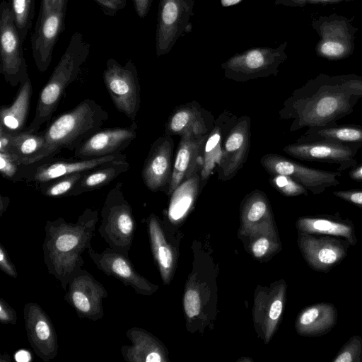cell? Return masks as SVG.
<instances>
[{"label":"cell","mask_w":362,"mask_h":362,"mask_svg":"<svg viewBox=\"0 0 362 362\" xmlns=\"http://www.w3.org/2000/svg\"><path fill=\"white\" fill-rule=\"evenodd\" d=\"M67 0H41L30 43L34 62L38 71L47 70L60 34L65 28Z\"/></svg>","instance_id":"7"},{"label":"cell","mask_w":362,"mask_h":362,"mask_svg":"<svg viewBox=\"0 0 362 362\" xmlns=\"http://www.w3.org/2000/svg\"><path fill=\"white\" fill-rule=\"evenodd\" d=\"M214 123L211 112L192 100L173 110L165 122L164 134L180 137L185 134L202 136L211 132Z\"/></svg>","instance_id":"22"},{"label":"cell","mask_w":362,"mask_h":362,"mask_svg":"<svg viewBox=\"0 0 362 362\" xmlns=\"http://www.w3.org/2000/svg\"><path fill=\"white\" fill-rule=\"evenodd\" d=\"M269 246V240L265 238L258 239L252 246V252L255 257H260L267 251Z\"/></svg>","instance_id":"46"},{"label":"cell","mask_w":362,"mask_h":362,"mask_svg":"<svg viewBox=\"0 0 362 362\" xmlns=\"http://www.w3.org/2000/svg\"><path fill=\"white\" fill-rule=\"evenodd\" d=\"M332 194L350 204L358 207L362 211V189H349L334 191Z\"/></svg>","instance_id":"41"},{"label":"cell","mask_w":362,"mask_h":362,"mask_svg":"<svg viewBox=\"0 0 362 362\" xmlns=\"http://www.w3.org/2000/svg\"><path fill=\"white\" fill-rule=\"evenodd\" d=\"M87 251L89 257L99 270L132 288L136 293L150 295L156 289L137 272L128 255L110 247L102 252L95 251L92 247Z\"/></svg>","instance_id":"15"},{"label":"cell","mask_w":362,"mask_h":362,"mask_svg":"<svg viewBox=\"0 0 362 362\" xmlns=\"http://www.w3.org/2000/svg\"><path fill=\"white\" fill-rule=\"evenodd\" d=\"M0 269L11 278L16 279L18 276L16 267L2 244H0Z\"/></svg>","instance_id":"42"},{"label":"cell","mask_w":362,"mask_h":362,"mask_svg":"<svg viewBox=\"0 0 362 362\" xmlns=\"http://www.w3.org/2000/svg\"><path fill=\"white\" fill-rule=\"evenodd\" d=\"M287 45L285 41L276 47H253L235 54L222 63L224 76L236 82H246L276 76L280 65L288 58Z\"/></svg>","instance_id":"6"},{"label":"cell","mask_w":362,"mask_h":362,"mask_svg":"<svg viewBox=\"0 0 362 362\" xmlns=\"http://www.w3.org/2000/svg\"><path fill=\"white\" fill-rule=\"evenodd\" d=\"M108 117L107 112L94 100H83L71 110L57 116L40 132L45 138L42 148L23 160L21 165H27L54 157L63 149L74 151L101 129Z\"/></svg>","instance_id":"3"},{"label":"cell","mask_w":362,"mask_h":362,"mask_svg":"<svg viewBox=\"0 0 362 362\" xmlns=\"http://www.w3.org/2000/svg\"><path fill=\"white\" fill-rule=\"evenodd\" d=\"M131 342L121 347L123 359L127 362H160L163 356L153 337L144 329L131 327L126 332Z\"/></svg>","instance_id":"30"},{"label":"cell","mask_w":362,"mask_h":362,"mask_svg":"<svg viewBox=\"0 0 362 362\" xmlns=\"http://www.w3.org/2000/svg\"><path fill=\"white\" fill-rule=\"evenodd\" d=\"M362 99V76L320 74L293 90L284 102L280 117L291 120L290 132L337 124Z\"/></svg>","instance_id":"1"},{"label":"cell","mask_w":362,"mask_h":362,"mask_svg":"<svg viewBox=\"0 0 362 362\" xmlns=\"http://www.w3.org/2000/svg\"><path fill=\"white\" fill-rule=\"evenodd\" d=\"M320 141L339 143L358 151L362 148V126L335 124L324 127H313L308 128L296 142Z\"/></svg>","instance_id":"29"},{"label":"cell","mask_w":362,"mask_h":362,"mask_svg":"<svg viewBox=\"0 0 362 362\" xmlns=\"http://www.w3.org/2000/svg\"><path fill=\"white\" fill-rule=\"evenodd\" d=\"M8 2L0 4V72L12 87L29 78L28 66Z\"/></svg>","instance_id":"10"},{"label":"cell","mask_w":362,"mask_h":362,"mask_svg":"<svg viewBox=\"0 0 362 362\" xmlns=\"http://www.w3.org/2000/svg\"><path fill=\"white\" fill-rule=\"evenodd\" d=\"M0 356H1V359H0L1 362H3V361L10 362L11 361L10 356H8V354L7 353L1 354Z\"/></svg>","instance_id":"53"},{"label":"cell","mask_w":362,"mask_h":362,"mask_svg":"<svg viewBox=\"0 0 362 362\" xmlns=\"http://www.w3.org/2000/svg\"><path fill=\"white\" fill-rule=\"evenodd\" d=\"M184 307L189 317H193L199 315L201 310V302L199 293L196 291L190 289L185 293Z\"/></svg>","instance_id":"40"},{"label":"cell","mask_w":362,"mask_h":362,"mask_svg":"<svg viewBox=\"0 0 362 362\" xmlns=\"http://www.w3.org/2000/svg\"><path fill=\"white\" fill-rule=\"evenodd\" d=\"M32 93L31 81L28 78L20 84L12 104L9 106L1 107L0 130L10 134H17L25 130L30 112Z\"/></svg>","instance_id":"28"},{"label":"cell","mask_w":362,"mask_h":362,"mask_svg":"<svg viewBox=\"0 0 362 362\" xmlns=\"http://www.w3.org/2000/svg\"><path fill=\"white\" fill-rule=\"evenodd\" d=\"M202 186L200 173H197L180 185L171 194L168 216L171 220L182 218L190 209Z\"/></svg>","instance_id":"31"},{"label":"cell","mask_w":362,"mask_h":362,"mask_svg":"<svg viewBox=\"0 0 362 362\" xmlns=\"http://www.w3.org/2000/svg\"><path fill=\"white\" fill-rule=\"evenodd\" d=\"M90 48L81 32L73 33L66 50L39 93L34 118L24 131L37 132L43 124L51 120L65 90L76 79L87 60Z\"/></svg>","instance_id":"4"},{"label":"cell","mask_w":362,"mask_h":362,"mask_svg":"<svg viewBox=\"0 0 362 362\" xmlns=\"http://www.w3.org/2000/svg\"><path fill=\"white\" fill-rule=\"evenodd\" d=\"M107 296L104 286L82 268L69 281L64 300L79 318L96 322L104 316L103 302Z\"/></svg>","instance_id":"13"},{"label":"cell","mask_w":362,"mask_h":362,"mask_svg":"<svg viewBox=\"0 0 362 362\" xmlns=\"http://www.w3.org/2000/svg\"><path fill=\"white\" fill-rule=\"evenodd\" d=\"M83 172L66 175L45 183L37 185L39 191L47 197H69L76 182L81 178Z\"/></svg>","instance_id":"35"},{"label":"cell","mask_w":362,"mask_h":362,"mask_svg":"<svg viewBox=\"0 0 362 362\" xmlns=\"http://www.w3.org/2000/svg\"><path fill=\"white\" fill-rule=\"evenodd\" d=\"M250 137V118L246 115L238 117L223 141L221 159L216 167L219 180H231L243 168L248 156Z\"/></svg>","instance_id":"17"},{"label":"cell","mask_w":362,"mask_h":362,"mask_svg":"<svg viewBox=\"0 0 362 362\" xmlns=\"http://www.w3.org/2000/svg\"><path fill=\"white\" fill-rule=\"evenodd\" d=\"M99 221L98 211L86 209L75 223L64 218L46 221L42 243L43 259L49 274L64 291L71 279L82 269L83 253L90 248Z\"/></svg>","instance_id":"2"},{"label":"cell","mask_w":362,"mask_h":362,"mask_svg":"<svg viewBox=\"0 0 362 362\" xmlns=\"http://www.w3.org/2000/svg\"><path fill=\"white\" fill-rule=\"evenodd\" d=\"M338 311L331 303L321 302L304 308L298 315L296 328L305 337H320L328 334L336 325Z\"/></svg>","instance_id":"25"},{"label":"cell","mask_w":362,"mask_h":362,"mask_svg":"<svg viewBox=\"0 0 362 362\" xmlns=\"http://www.w3.org/2000/svg\"><path fill=\"white\" fill-rule=\"evenodd\" d=\"M119 154L89 160L52 157L35 163L21 165L17 181L24 180L26 183H34L38 185L66 175L93 169L102 163L116 158Z\"/></svg>","instance_id":"18"},{"label":"cell","mask_w":362,"mask_h":362,"mask_svg":"<svg viewBox=\"0 0 362 362\" xmlns=\"http://www.w3.org/2000/svg\"><path fill=\"white\" fill-rule=\"evenodd\" d=\"M332 362H362V337L357 334L351 337Z\"/></svg>","instance_id":"36"},{"label":"cell","mask_w":362,"mask_h":362,"mask_svg":"<svg viewBox=\"0 0 362 362\" xmlns=\"http://www.w3.org/2000/svg\"><path fill=\"white\" fill-rule=\"evenodd\" d=\"M241 0H221V4L224 6H228L238 3Z\"/></svg>","instance_id":"52"},{"label":"cell","mask_w":362,"mask_h":362,"mask_svg":"<svg viewBox=\"0 0 362 362\" xmlns=\"http://www.w3.org/2000/svg\"><path fill=\"white\" fill-rule=\"evenodd\" d=\"M349 176L353 180L362 182V163L353 167L349 172Z\"/></svg>","instance_id":"49"},{"label":"cell","mask_w":362,"mask_h":362,"mask_svg":"<svg viewBox=\"0 0 362 362\" xmlns=\"http://www.w3.org/2000/svg\"><path fill=\"white\" fill-rule=\"evenodd\" d=\"M21 164L12 155L0 152V172L3 177L17 182Z\"/></svg>","instance_id":"38"},{"label":"cell","mask_w":362,"mask_h":362,"mask_svg":"<svg viewBox=\"0 0 362 362\" xmlns=\"http://www.w3.org/2000/svg\"><path fill=\"white\" fill-rule=\"evenodd\" d=\"M298 245L305 260L315 272H328L347 256L351 246L341 238L300 232Z\"/></svg>","instance_id":"14"},{"label":"cell","mask_w":362,"mask_h":362,"mask_svg":"<svg viewBox=\"0 0 362 362\" xmlns=\"http://www.w3.org/2000/svg\"><path fill=\"white\" fill-rule=\"evenodd\" d=\"M148 227L152 252L165 281L173 264V253L169 247L158 218L151 214L148 219Z\"/></svg>","instance_id":"32"},{"label":"cell","mask_w":362,"mask_h":362,"mask_svg":"<svg viewBox=\"0 0 362 362\" xmlns=\"http://www.w3.org/2000/svg\"><path fill=\"white\" fill-rule=\"evenodd\" d=\"M102 8L103 12L109 16H113L126 6V0H93Z\"/></svg>","instance_id":"43"},{"label":"cell","mask_w":362,"mask_h":362,"mask_svg":"<svg viewBox=\"0 0 362 362\" xmlns=\"http://www.w3.org/2000/svg\"><path fill=\"white\" fill-rule=\"evenodd\" d=\"M353 1L355 0H274V4L289 7H304L308 5L326 6Z\"/></svg>","instance_id":"39"},{"label":"cell","mask_w":362,"mask_h":362,"mask_svg":"<svg viewBox=\"0 0 362 362\" xmlns=\"http://www.w3.org/2000/svg\"><path fill=\"white\" fill-rule=\"evenodd\" d=\"M262 167L270 175H288L317 195L327 189L339 185V171H327L310 168L281 155L268 153L260 159Z\"/></svg>","instance_id":"12"},{"label":"cell","mask_w":362,"mask_h":362,"mask_svg":"<svg viewBox=\"0 0 362 362\" xmlns=\"http://www.w3.org/2000/svg\"><path fill=\"white\" fill-rule=\"evenodd\" d=\"M194 0H160L156 31V54H168L177 40L191 30Z\"/></svg>","instance_id":"11"},{"label":"cell","mask_w":362,"mask_h":362,"mask_svg":"<svg viewBox=\"0 0 362 362\" xmlns=\"http://www.w3.org/2000/svg\"><path fill=\"white\" fill-rule=\"evenodd\" d=\"M136 121L127 127L101 129L74 151L77 159L89 160L121 153L137 136Z\"/></svg>","instance_id":"19"},{"label":"cell","mask_w":362,"mask_h":362,"mask_svg":"<svg viewBox=\"0 0 362 362\" xmlns=\"http://www.w3.org/2000/svg\"><path fill=\"white\" fill-rule=\"evenodd\" d=\"M14 359L17 362H29L31 361L32 356L29 351L21 349L16 352Z\"/></svg>","instance_id":"50"},{"label":"cell","mask_w":362,"mask_h":362,"mask_svg":"<svg viewBox=\"0 0 362 362\" xmlns=\"http://www.w3.org/2000/svg\"><path fill=\"white\" fill-rule=\"evenodd\" d=\"M238 117L229 110L223 112L208 134L203 151V161L199 172L202 186L216 168L221 159L224 139Z\"/></svg>","instance_id":"24"},{"label":"cell","mask_w":362,"mask_h":362,"mask_svg":"<svg viewBox=\"0 0 362 362\" xmlns=\"http://www.w3.org/2000/svg\"><path fill=\"white\" fill-rule=\"evenodd\" d=\"M207 136L208 134L202 136L185 134L180 137L173 160L171 180L166 192L168 195H171L180 185L200 172Z\"/></svg>","instance_id":"23"},{"label":"cell","mask_w":362,"mask_h":362,"mask_svg":"<svg viewBox=\"0 0 362 362\" xmlns=\"http://www.w3.org/2000/svg\"><path fill=\"white\" fill-rule=\"evenodd\" d=\"M45 138L41 132H21L11 134L10 153L20 164L25 159L36 154L43 146Z\"/></svg>","instance_id":"33"},{"label":"cell","mask_w":362,"mask_h":362,"mask_svg":"<svg viewBox=\"0 0 362 362\" xmlns=\"http://www.w3.org/2000/svg\"><path fill=\"white\" fill-rule=\"evenodd\" d=\"M283 151L299 160L335 164L339 172L357 164L358 150L336 142H296L284 146Z\"/></svg>","instance_id":"21"},{"label":"cell","mask_w":362,"mask_h":362,"mask_svg":"<svg viewBox=\"0 0 362 362\" xmlns=\"http://www.w3.org/2000/svg\"><path fill=\"white\" fill-rule=\"evenodd\" d=\"M0 322L2 324L16 325L17 313L5 300L0 298Z\"/></svg>","instance_id":"44"},{"label":"cell","mask_w":362,"mask_h":362,"mask_svg":"<svg viewBox=\"0 0 362 362\" xmlns=\"http://www.w3.org/2000/svg\"><path fill=\"white\" fill-rule=\"evenodd\" d=\"M354 18L332 13L319 16L311 21L312 28L320 37L315 45V53L318 57L338 61L353 54L358 30L353 25Z\"/></svg>","instance_id":"8"},{"label":"cell","mask_w":362,"mask_h":362,"mask_svg":"<svg viewBox=\"0 0 362 362\" xmlns=\"http://www.w3.org/2000/svg\"><path fill=\"white\" fill-rule=\"evenodd\" d=\"M10 202L8 197L0 195V216H3V214L6 211Z\"/></svg>","instance_id":"51"},{"label":"cell","mask_w":362,"mask_h":362,"mask_svg":"<svg viewBox=\"0 0 362 362\" xmlns=\"http://www.w3.org/2000/svg\"><path fill=\"white\" fill-rule=\"evenodd\" d=\"M173 150L172 136L163 134L151 144L141 170L142 180L149 190L167 192L173 173Z\"/></svg>","instance_id":"20"},{"label":"cell","mask_w":362,"mask_h":362,"mask_svg":"<svg viewBox=\"0 0 362 362\" xmlns=\"http://www.w3.org/2000/svg\"><path fill=\"white\" fill-rule=\"evenodd\" d=\"M103 78L116 109L132 122L136 121L141 105V87L133 62L128 60L122 65L115 59H109Z\"/></svg>","instance_id":"9"},{"label":"cell","mask_w":362,"mask_h":362,"mask_svg":"<svg viewBox=\"0 0 362 362\" xmlns=\"http://www.w3.org/2000/svg\"><path fill=\"white\" fill-rule=\"evenodd\" d=\"M129 169V163L126 156L120 153L113 160L83 171L81 178L70 192L69 197L78 196L105 187Z\"/></svg>","instance_id":"27"},{"label":"cell","mask_w":362,"mask_h":362,"mask_svg":"<svg viewBox=\"0 0 362 362\" xmlns=\"http://www.w3.org/2000/svg\"><path fill=\"white\" fill-rule=\"evenodd\" d=\"M283 310V301L281 298L273 301L271 305L269 315L272 320H276L279 318Z\"/></svg>","instance_id":"47"},{"label":"cell","mask_w":362,"mask_h":362,"mask_svg":"<svg viewBox=\"0 0 362 362\" xmlns=\"http://www.w3.org/2000/svg\"><path fill=\"white\" fill-rule=\"evenodd\" d=\"M23 318L28 342L36 356L45 362L54 359L58 354V338L47 313L39 304L29 302L24 305Z\"/></svg>","instance_id":"16"},{"label":"cell","mask_w":362,"mask_h":362,"mask_svg":"<svg viewBox=\"0 0 362 362\" xmlns=\"http://www.w3.org/2000/svg\"><path fill=\"white\" fill-rule=\"evenodd\" d=\"M11 134L0 130V152L8 153L11 144Z\"/></svg>","instance_id":"48"},{"label":"cell","mask_w":362,"mask_h":362,"mask_svg":"<svg viewBox=\"0 0 362 362\" xmlns=\"http://www.w3.org/2000/svg\"><path fill=\"white\" fill-rule=\"evenodd\" d=\"M136 228L132 206L123 193L122 182H117L106 195L98 232L110 247L129 255Z\"/></svg>","instance_id":"5"},{"label":"cell","mask_w":362,"mask_h":362,"mask_svg":"<svg viewBox=\"0 0 362 362\" xmlns=\"http://www.w3.org/2000/svg\"><path fill=\"white\" fill-rule=\"evenodd\" d=\"M296 226L300 232L339 237L346 240L351 246L358 240L354 223L339 215L321 214L303 216L298 219Z\"/></svg>","instance_id":"26"},{"label":"cell","mask_w":362,"mask_h":362,"mask_svg":"<svg viewBox=\"0 0 362 362\" xmlns=\"http://www.w3.org/2000/svg\"><path fill=\"white\" fill-rule=\"evenodd\" d=\"M9 6L21 42L30 31L35 11V0H9Z\"/></svg>","instance_id":"34"},{"label":"cell","mask_w":362,"mask_h":362,"mask_svg":"<svg viewBox=\"0 0 362 362\" xmlns=\"http://www.w3.org/2000/svg\"><path fill=\"white\" fill-rule=\"evenodd\" d=\"M271 185L285 196L307 195L308 189L292 177L284 175H271Z\"/></svg>","instance_id":"37"},{"label":"cell","mask_w":362,"mask_h":362,"mask_svg":"<svg viewBox=\"0 0 362 362\" xmlns=\"http://www.w3.org/2000/svg\"><path fill=\"white\" fill-rule=\"evenodd\" d=\"M153 0H133L134 6L137 16L143 18L149 12Z\"/></svg>","instance_id":"45"}]
</instances>
